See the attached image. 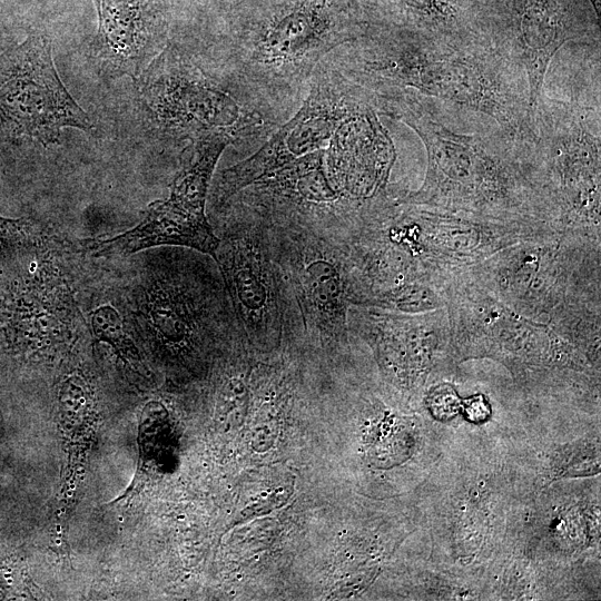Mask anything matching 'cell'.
Returning <instances> with one entry per match:
<instances>
[{
	"label": "cell",
	"mask_w": 601,
	"mask_h": 601,
	"mask_svg": "<svg viewBox=\"0 0 601 601\" xmlns=\"http://www.w3.org/2000/svg\"><path fill=\"white\" fill-rule=\"evenodd\" d=\"M233 140L209 135L181 152L179 169L166 199L149 205L134 228L102 240H91L96 256H126L151 247H184L210 257L219 238L206 216V200L217 161Z\"/></svg>",
	"instance_id": "obj_11"
},
{
	"label": "cell",
	"mask_w": 601,
	"mask_h": 601,
	"mask_svg": "<svg viewBox=\"0 0 601 601\" xmlns=\"http://www.w3.org/2000/svg\"><path fill=\"white\" fill-rule=\"evenodd\" d=\"M325 61L367 97L412 91L481 112L522 144L536 141L526 78L489 42L371 24Z\"/></svg>",
	"instance_id": "obj_2"
},
{
	"label": "cell",
	"mask_w": 601,
	"mask_h": 601,
	"mask_svg": "<svg viewBox=\"0 0 601 601\" xmlns=\"http://www.w3.org/2000/svg\"><path fill=\"white\" fill-rule=\"evenodd\" d=\"M105 52L120 65L142 61L165 45L167 20L158 0H95Z\"/></svg>",
	"instance_id": "obj_17"
},
{
	"label": "cell",
	"mask_w": 601,
	"mask_h": 601,
	"mask_svg": "<svg viewBox=\"0 0 601 601\" xmlns=\"http://www.w3.org/2000/svg\"><path fill=\"white\" fill-rule=\"evenodd\" d=\"M348 328L352 338L372 347L387 375L407 387L421 384L441 354H452L445 307L405 314L352 305Z\"/></svg>",
	"instance_id": "obj_16"
},
{
	"label": "cell",
	"mask_w": 601,
	"mask_h": 601,
	"mask_svg": "<svg viewBox=\"0 0 601 601\" xmlns=\"http://www.w3.org/2000/svg\"><path fill=\"white\" fill-rule=\"evenodd\" d=\"M461 411L472 423H483L491 416V405L483 394L463 398Z\"/></svg>",
	"instance_id": "obj_19"
},
{
	"label": "cell",
	"mask_w": 601,
	"mask_h": 601,
	"mask_svg": "<svg viewBox=\"0 0 601 601\" xmlns=\"http://www.w3.org/2000/svg\"><path fill=\"white\" fill-rule=\"evenodd\" d=\"M325 147L297 158L229 199L267 223L297 225L347 242L366 206L352 201L333 185Z\"/></svg>",
	"instance_id": "obj_14"
},
{
	"label": "cell",
	"mask_w": 601,
	"mask_h": 601,
	"mask_svg": "<svg viewBox=\"0 0 601 601\" xmlns=\"http://www.w3.org/2000/svg\"><path fill=\"white\" fill-rule=\"evenodd\" d=\"M368 100L377 114L412 128L426 150L424 180L416 190L402 188V201L487 219L556 227L533 165V146L515 140L481 112L473 129H462L449 120L435 99L412 91Z\"/></svg>",
	"instance_id": "obj_1"
},
{
	"label": "cell",
	"mask_w": 601,
	"mask_h": 601,
	"mask_svg": "<svg viewBox=\"0 0 601 601\" xmlns=\"http://www.w3.org/2000/svg\"><path fill=\"white\" fill-rule=\"evenodd\" d=\"M145 295L152 341L174 358L225 351L239 332L218 267L189 252H164Z\"/></svg>",
	"instance_id": "obj_8"
},
{
	"label": "cell",
	"mask_w": 601,
	"mask_h": 601,
	"mask_svg": "<svg viewBox=\"0 0 601 601\" xmlns=\"http://www.w3.org/2000/svg\"><path fill=\"white\" fill-rule=\"evenodd\" d=\"M601 239L569 231L523 240L466 275L515 313L599 357Z\"/></svg>",
	"instance_id": "obj_4"
},
{
	"label": "cell",
	"mask_w": 601,
	"mask_h": 601,
	"mask_svg": "<svg viewBox=\"0 0 601 601\" xmlns=\"http://www.w3.org/2000/svg\"><path fill=\"white\" fill-rule=\"evenodd\" d=\"M532 160L561 231L601 238L600 107L541 96Z\"/></svg>",
	"instance_id": "obj_7"
},
{
	"label": "cell",
	"mask_w": 601,
	"mask_h": 601,
	"mask_svg": "<svg viewBox=\"0 0 601 601\" xmlns=\"http://www.w3.org/2000/svg\"><path fill=\"white\" fill-rule=\"evenodd\" d=\"M452 354L489 356L521 370L573 367L580 349L548 325L501 303L466 274L445 289Z\"/></svg>",
	"instance_id": "obj_10"
},
{
	"label": "cell",
	"mask_w": 601,
	"mask_h": 601,
	"mask_svg": "<svg viewBox=\"0 0 601 601\" xmlns=\"http://www.w3.org/2000/svg\"><path fill=\"white\" fill-rule=\"evenodd\" d=\"M215 214L219 243L211 258L220 273L237 328L250 348L278 352L283 313L266 224L233 199L215 208Z\"/></svg>",
	"instance_id": "obj_9"
},
{
	"label": "cell",
	"mask_w": 601,
	"mask_h": 601,
	"mask_svg": "<svg viewBox=\"0 0 601 601\" xmlns=\"http://www.w3.org/2000/svg\"><path fill=\"white\" fill-rule=\"evenodd\" d=\"M425 403L434 417L451 420L461 411L462 398L451 384L439 383L428 390Z\"/></svg>",
	"instance_id": "obj_18"
},
{
	"label": "cell",
	"mask_w": 601,
	"mask_h": 601,
	"mask_svg": "<svg viewBox=\"0 0 601 601\" xmlns=\"http://www.w3.org/2000/svg\"><path fill=\"white\" fill-rule=\"evenodd\" d=\"M485 23L490 45L526 78L535 115L550 62L569 40L600 42L599 22H591L573 0H510Z\"/></svg>",
	"instance_id": "obj_15"
},
{
	"label": "cell",
	"mask_w": 601,
	"mask_h": 601,
	"mask_svg": "<svg viewBox=\"0 0 601 601\" xmlns=\"http://www.w3.org/2000/svg\"><path fill=\"white\" fill-rule=\"evenodd\" d=\"M371 24L361 0H237L217 73L277 128L300 106L318 65Z\"/></svg>",
	"instance_id": "obj_3"
},
{
	"label": "cell",
	"mask_w": 601,
	"mask_h": 601,
	"mask_svg": "<svg viewBox=\"0 0 601 601\" xmlns=\"http://www.w3.org/2000/svg\"><path fill=\"white\" fill-rule=\"evenodd\" d=\"M264 223L277 268L282 348L326 355L347 348L354 288L347 242L297 225Z\"/></svg>",
	"instance_id": "obj_6"
},
{
	"label": "cell",
	"mask_w": 601,
	"mask_h": 601,
	"mask_svg": "<svg viewBox=\"0 0 601 601\" xmlns=\"http://www.w3.org/2000/svg\"><path fill=\"white\" fill-rule=\"evenodd\" d=\"M366 101L357 86L323 60L292 118L256 152L219 173L213 193L214 208L297 158L325 147L341 122Z\"/></svg>",
	"instance_id": "obj_12"
},
{
	"label": "cell",
	"mask_w": 601,
	"mask_h": 601,
	"mask_svg": "<svg viewBox=\"0 0 601 601\" xmlns=\"http://www.w3.org/2000/svg\"><path fill=\"white\" fill-rule=\"evenodd\" d=\"M0 122L14 137L59 141L65 127L92 125L56 70L47 38L31 35L0 55Z\"/></svg>",
	"instance_id": "obj_13"
},
{
	"label": "cell",
	"mask_w": 601,
	"mask_h": 601,
	"mask_svg": "<svg viewBox=\"0 0 601 601\" xmlns=\"http://www.w3.org/2000/svg\"><path fill=\"white\" fill-rule=\"evenodd\" d=\"M6 223H7V220H6V219H2V218L0 217V226H1V225H4Z\"/></svg>",
	"instance_id": "obj_20"
},
{
	"label": "cell",
	"mask_w": 601,
	"mask_h": 601,
	"mask_svg": "<svg viewBox=\"0 0 601 601\" xmlns=\"http://www.w3.org/2000/svg\"><path fill=\"white\" fill-rule=\"evenodd\" d=\"M392 189L362 214L352 239L380 258L420 270L444 290L456 277L513 244L558 233L538 221H505L400 199Z\"/></svg>",
	"instance_id": "obj_5"
}]
</instances>
